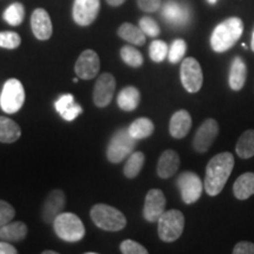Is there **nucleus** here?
I'll return each instance as SVG.
<instances>
[{"instance_id": "f257e3e1", "label": "nucleus", "mask_w": 254, "mask_h": 254, "mask_svg": "<svg viewBox=\"0 0 254 254\" xmlns=\"http://www.w3.org/2000/svg\"><path fill=\"white\" fill-rule=\"evenodd\" d=\"M234 168V157L230 152H222L214 155L206 167L204 187L211 196L218 195L224 190L228 178Z\"/></svg>"}, {"instance_id": "f03ea898", "label": "nucleus", "mask_w": 254, "mask_h": 254, "mask_svg": "<svg viewBox=\"0 0 254 254\" xmlns=\"http://www.w3.org/2000/svg\"><path fill=\"white\" fill-rule=\"evenodd\" d=\"M244 24L240 18L232 17L221 21L213 30L211 46L214 52L222 53L232 49L243 36Z\"/></svg>"}, {"instance_id": "7ed1b4c3", "label": "nucleus", "mask_w": 254, "mask_h": 254, "mask_svg": "<svg viewBox=\"0 0 254 254\" xmlns=\"http://www.w3.org/2000/svg\"><path fill=\"white\" fill-rule=\"evenodd\" d=\"M91 219L97 227L104 231L118 232L126 226V217L119 209L106 204H97L91 209Z\"/></svg>"}, {"instance_id": "20e7f679", "label": "nucleus", "mask_w": 254, "mask_h": 254, "mask_svg": "<svg viewBox=\"0 0 254 254\" xmlns=\"http://www.w3.org/2000/svg\"><path fill=\"white\" fill-rule=\"evenodd\" d=\"M53 228L60 239L77 243L85 237V226L74 213H60L53 221Z\"/></svg>"}, {"instance_id": "39448f33", "label": "nucleus", "mask_w": 254, "mask_h": 254, "mask_svg": "<svg viewBox=\"0 0 254 254\" xmlns=\"http://www.w3.org/2000/svg\"><path fill=\"white\" fill-rule=\"evenodd\" d=\"M185 217L178 209L165 211L158 220V236L165 243H173L182 237Z\"/></svg>"}, {"instance_id": "423d86ee", "label": "nucleus", "mask_w": 254, "mask_h": 254, "mask_svg": "<svg viewBox=\"0 0 254 254\" xmlns=\"http://www.w3.org/2000/svg\"><path fill=\"white\" fill-rule=\"evenodd\" d=\"M136 139L129 134L128 128L119 129L114 133L107 146V159L113 164L122 163L132 154L136 145Z\"/></svg>"}, {"instance_id": "0eeeda50", "label": "nucleus", "mask_w": 254, "mask_h": 254, "mask_svg": "<svg viewBox=\"0 0 254 254\" xmlns=\"http://www.w3.org/2000/svg\"><path fill=\"white\" fill-rule=\"evenodd\" d=\"M25 103V90L20 80L11 78L2 86L0 94V106L4 112L8 114L17 113Z\"/></svg>"}, {"instance_id": "6e6552de", "label": "nucleus", "mask_w": 254, "mask_h": 254, "mask_svg": "<svg viewBox=\"0 0 254 254\" xmlns=\"http://www.w3.org/2000/svg\"><path fill=\"white\" fill-rule=\"evenodd\" d=\"M180 78L184 88L190 93H196L200 91L204 82L202 69L198 60L194 58H186L180 67Z\"/></svg>"}, {"instance_id": "1a4fd4ad", "label": "nucleus", "mask_w": 254, "mask_h": 254, "mask_svg": "<svg viewBox=\"0 0 254 254\" xmlns=\"http://www.w3.org/2000/svg\"><path fill=\"white\" fill-rule=\"evenodd\" d=\"M177 185L182 193L183 201L189 205L198 201L205 189L198 174L190 171L180 174L177 180Z\"/></svg>"}, {"instance_id": "9d476101", "label": "nucleus", "mask_w": 254, "mask_h": 254, "mask_svg": "<svg viewBox=\"0 0 254 254\" xmlns=\"http://www.w3.org/2000/svg\"><path fill=\"white\" fill-rule=\"evenodd\" d=\"M219 133V124L217 120L206 119L200 125L193 139V148L199 153H205L209 150L212 144L217 139Z\"/></svg>"}, {"instance_id": "9b49d317", "label": "nucleus", "mask_w": 254, "mask_h": 254, "mask_svg": "<svg viewBox=\"0 0 254 254\" xmlns=\"http://www.w3.org/2000/svg\"><path fill=\"white\" fill-rule=\"evenodd\" d=\"M100 11V0H74L73 19L80 26H88Z\"/></svg>"}, {"instance_id": "f8f14e48", "label": "nucleus", "mask_w": 254, "mask_h": 254, "mask_svg": "<svg viewBox=\"0 0 254 254\" xmlns=\"http://www.w3.org/2000/svg\"><path fill=\"white\" fill-rule=\"evenodd\" d=\"M75 73L80 79L90 80L97 77L100 69V59L93 50H85L79 56L74 66Z\"/></svg>"}, {"instance_id": "ddd939ff", "label": "nucleus", "mask_w": 254, "mask_h": 254, "mask_svg": "<svg viewBox=\"0 0 254 254\" xmlns=\"http://www.w3.org/2000/svg\"><path fill=\"white\" fill-rule=\"evenodd\" d=\"M166 207V198H165L163 190L153 189L148 190L146 194L145 204H144V218L148 222H155L159 220L161 214L165 212Z\"/></svg>"}, {"instance_id": "4468645a", "label": "nucleus", "mask_w": 254, "mask_h": 254, "mask_svg": "<svg viewBox=\"0 0 254 254\" xmlns=\"http://www.w3.org/2000/svg\"><path fill=\"white\" fill-rule=\"evenodd\" d=\"M114 90H116V79L110 73H104L94 85L93 101L95 106L106 107L112 101Z\"/></svg>"}, {"instance_id": "2eb2a0df", "label": "nucleus", "mask_w": 254, "mask_h": 254, "mask_svg": "<svg viewBox=\"0 0 254 254\" xmlns=\"http://www.w3.org/2000/svg\"><path fill=\"white\" fill-rule=\"evenodd\" d=\"M66 205L65 193L62 190H53L52 192L47 195L44 202L43 208H41V218L44 222L51 224L55 221V219L60 213H63V209Z\"/></svg>"}, {"instance_id": "dca6fc26", "label": "nucleus", "mask_w": 254, "mask_h": 254, "mask_svg": "<svg viewBox=\"0 0 254 254\" xmlns=\"http://www.w3.org/2000/svg\"><path fill=\"white\" fill-rule=\"evenodd\" d=\"M31 26L33 34L37 39L39 40H47L52 36L53 27L52 21L47 11L44 8H37L32 13L31 17Z\"/></svg>"}, {"instance_id": "f3484780", "label": "nucleus", "mask_w": 254, "mask_h": 254, "mask_svg": "<svg viewBox=\"0 0 254 254\" xmlns=\"http://www.w3.org/2000/svg\"><path fill=\"white\" fill-rule=\"evenodd\" d=\"M180 165L179 154L173 150H166L163 152L158 161L157 173L161 179H168L177 173Z\"/></svg>"}, {"instance_id": "a211bd4d", "label": "nucleus", "mask_w": 254, "mask_h": 254, "mask_svg": "<svg viewBox=\"0 0 254 254\" xmlns=\"http://www.w3.org/2000/svg\"><path fill=\"white\" fill-rule=\"evenodd\" d=\"M192 127V118L190 114L185 110L177 111L173 114L170 122V133L173 138L182 139L189 134Z\"/></svg>"}, {"instance_id": "6ab92c4d", "label": "nucleus", "mask_w": 254, "mask_h": 254, "mask_svg": "<svg viewBox=\"0 0 254 254\" xmlns=\"http://www.w3.org/2000/svg\"><path fill=\"white\" fill-rule=\"evenodd\" d=\"M56 110L63 119L73 122L79 114L82 113V107L74 103V97L72 94H64L55 103Z\"/></svg>"}, {"instance_id": "aec40b11", "label": "nucleus", "mask_w": 254, "mask_h": 254, "mask_svg": "<svg viewBox=\"0 0 254 254\" xmlns=\"http://www.w3.org/2000/svg\"><path fill=\"white\" fill-rule=\"evenodd\" d=\"M247 78L246 64L241 57H236L232 62L228 84L233 91H240L244 87Z\"/></svg>"}, {"instance_id": "412c9836", "label": "nucleus", "mask_w": 254, "mask_h": 254, "mask_svg": "<svg viewBox=\"0 0 254 254\" xmlns=\"http://www.w3.org/2000/svg\"><path fill=\"white\" fill-rule=\"evenodd\" d=\"M163 17L168 23L174 25L185 24L189 19V11L185 6L180 5L179 2L173 0H167L163 6Z\"/></svg>"}, {"instance_id": "4be33fe9", "label": "nucleus", "mask_w": 254, "mask_h": 254, "mask_svg": "<svg viewBox=\"0 0 254 254\" xmlns=\"http://www.w3.org/2000/svg\"><path fill=\"white\" fill-rule=\"evenodd\" d=\"M234 196L239 200H246L254 194V173L241 174L233 184Z\"/></svg>"}, {"instance_id": "5701e85b", "label": "nucleus", "mask_w": 254, "mask_h": 254, "mask_svg": "<svg viewBox=\"0 0 254 254\" xmlns=\"http://www.w3.org/2000/svg\"><path fill=\"white\" fill-rule=\"evenodd\" d=\"M21 128L14 120L0 117V142L12 144L20 138Z\"/></svg>"}, {"instance_id": "b1692460", "label": "nucleus", "mask_w": 254, "mask_h": 254, "mask_svg": "<svg viewBox=\"0 0 254 254\" xmlns=\"http://www.w3.org/2000/svg\"><path fill=\"white\" fill-rule=\"evenodd\" d=\"M27 236V226L21 221H9L0 227V239L5 241H21Z\"/></svg>"}, {"instance_id": "393cba45", "label": "nucleus", "mask_w": 254, "mask_h": 254, "mask_svg": "<svg viewBox=\"0 0 254 254\" xmlns=\"http://www.w3.org/2000/svg\"><path fill=\"white\" fill-rule=\"evenodd\" d=\"M117 103H118L120 109L126 111V112L135 110L140 104V92H139L138 88L133 86L123 88L118 95Z\"/></svg>"}, {"instance_id": "a878e982", "label": "nucleus", "mask_w": 254, "mask_h": 254, "mask_svg": "<svg viewBox=\"0 0 254 254\" xmlns=\"http://www.w3.org/2000/svg\"><path fill=\"white\" fill-rule=\"evenodd\" d=\"M118 34L124 40L128 41V43L136 46H142L146 41V34L141 31V28L136 27L129 23H124L119 27Z\"/></svg>"}, {"instance_id": "bb28decb", "label": "nucleus", "mask_w": 254, "mask_h": 254, "mask_svg": "<svg viewBox=\"0 0 254 254\" xmlns=\"http://www.w3.org/2000/svg\"><path fill=\"white\" fill-rule=\"evenodd\" d=\"M237 154L243 159L252 158L254 155V129H247L239 136L236 146Z\"/></svg>"}, {"instance_id": "cd10ccee", "label": "nucleus", "mask_w": 254, "mask_h": 254, "mask_svg": "<svg viewBox=\"0 0 254 254\" xmlns=\"http://www.w3.org/2000/svg\"><path fill=\"white\" fill-rule=\"evenodd\" d=\"M128 132L136 140L145 139L154 132V124L148 118H138L128 127Z\"/></svg>"}, {"instance_id": "c85d7f7f", "label": "nucleus", "mask_w": 254, "mask_h": 254, "mask_svg": "<svg viewBox=\"0 0 254 254\" xmlns=\"http://www.w3.org/2000/svg\"><path fill=\"white\" fill-rule=\"evenodd\" d=\"M145 164V154L142 152H134L127 159L125 167H124V174L128 179H133L140 173L142 166Z\"/></svg>"}, {"instance_id": "c756f323", "label": "nucleus", "mask_w": 254, "mask_h": 254, "mask_svg": "<svg viewBox=\"0 0 254 254\" xmlns=\"http://www.w3.org/2000/svg\"><path fill=\"white\" fill-rule=\"evenodd\" d=\"M25 17V8L20 2L11 4L4 12V19L12 26H18L23 23Z\"/></svg>"}, {"instance_id": "7c9ffc66", "label": "nucleus", "mask_w": 254, "mask_h": 254, "mask_svg": "<svg viewBox=\"0 0 254 254\" xmlns=\"http://www.w3.org/2000/svg\"><path fill=\"white\" fill-rule=\"evenodd\" d=\"M120 57H122L124 63L131 67H140L144 63L141 53L132 46H124L120 50Z\"/></svg>"}, {"instance_id": "2f4dec72", "label": "nucleus", "mask_w": 254, "mask_h": 254, "mask_svg": "<svg viewBox=\"0 0 254 254\" xmlns=\"http://www.w3.org/2000/svg\"><path fill=\"white\" fill-rule=\"evenodd\" d=\"M168 56V46L163 40L152 41L150 46V57L154 63H161Z\"/></svg>"}, {"instance_id": "473e14b6", "label": "nucleus", "mask_w": 254, "mask_h": 254, "mask_svg": "<svg viewBox=\"0 0 254 254\" xmlns=\"http://www.w3.org/2000/svg\"><path fill=\"white\" fill-rule=\"evenodd\" d=\"M187 50V45L185 40L183 39H177L174 40L171 45L170 50H168V60L172 64L179 63L180 60L184 58Z\"/></svg>"}, {"instance_id": "72a5a7b5", "label": "nucleus", "mask_w": 254, "mask_h": 254, "mask_svg": "<svg viewBox=\"0 0 254 254\" xmlns=\"http://www.w3.org/2000/svg\"><path fill=\"white\" fill-rule=\"evenodd\" d=\"M21 39L15 32H0V47L14 50L20 45Z\"/></svg>"}, {"instance_id": "f704fd0d", "label": "nucleus", "mask_w": 254, "mask_h": 254, "mask_svg": "<svg viewBox=\"0 0 254 254\" xmlns=\"http://www.w3.org/2000/svg\"><path fill=\"white\" fill-rule=\"evenodd\" d=\"M139 27H140L141 31L148 37L155 38L160 34V27H159L157 21L150 17L141 18L140 21H139Z\"/></svg>"}, {"instance_id": "c9c22d12", "label": "nucleus", "mask_w": 254, "mask_h": 254, "mask_svg": "<svg viewBox=\"0 0 254 254\" xmlns=\"http://www.w3.org/2000/svg\"><path fill=\"white\" fill-rule=\"evenodd\" d=\"M120 251L124 254H147L148 251L134 240L126 239L120 244Z\"/></svg>"}, {"instance_id": "e433bc0d", "label": "nucleus", "mask_w": 254, "mask_h": 254, "mask_svg": "<svg viewBox=\"0 0 254 254\" xmlns=\"http://www.w3.org/2000/svg\"><path fill=\"white\" fill-rule=\"evenodd\" d=\"M14 215V208L8 202L4 201V200H0V227L13 220Z\"/></svg>"}, {"instance_id": "4c0bfd02", "label": "nucleus", "mask_w": 254, "mask_h": 254, "mask_svg": "<svg viewBox=\"0 0 254 254\" xmlns=\"http://www.w3.org/2000/svg\"><path fill=\"white\" fill-rule=\"evenodd\" d=\"M138 6L144 12H157L161 6V0H138Z\"/></svg>"}, {"instance_id": "58836bf2", "label": "nucleus", "mask_w": 254, "mask_h": 254, "mask_svg": "<svg viewBox=\"0 0 254 254\" xmlns=\"http://www.w3.org/2000/svg\"><path fill=\"white\" fill-rule=\"evenodd\" d=\"M234 254H254V244L251 241H240L233 249Z\"/></svg>"}, {"instance_id": "ea45409f", "label": "nucleus", "mask_w": 254, "mask_h": 254, "mask_svg": "<svg viewBox=\"0 0 254 254\" xmlns=\"http://www.w3.org/2000/svg\"><path fill=\"white\" fill-rule=\"evenodd\" d=\"M15 247L9 245L7 241H0V254H17Z\"/></svg>"}, {"instance_id": "a19ab883", "label": "nucleus", "mask_w": 254, "mask_h": 254, "mask_svg": "<svg viewBox=\"0 0 254 254\" xmlns=\"http://www.w3.org/2000/svg\"><path fill=\"white\" fill-rule=\"evenodd\" d=\"M106 1L109 2L111 6H120L123 5L126 0H106Z\"/></svg>"}, {"instance_id": "79ce46f5", "label": "nucleus", "mask_w": 254, "mask_h": 254, "mask_svg": "<svg viewBox=\"0 0 254 254\" xmlns=\"http://www.w3.org/2000/svg\"><path fill=\"white\" fill-rule=\"evenodd\" d=\"M251 47H252V50L254 52V30H253V33H252V43H251Z\"/></svg>"}, {"instance_id": "37998d69", "label": "nucleus", "mask_w": 254, "mask_h": 254, "mask_svg": "<svg viewBox=\"0 0 254 254\" xmlns=\"http://www.w3.org/2000/svg\"><path fill=\"white\" fill-rule=\"evenodd\" d=\"M43 254H57V252H55V251H45Z\"/></svg>"}, {"instance_id": "c03bdc74", "label": "nucleus", "mask_w": 254, "mask_h": 254, "mask_svg": "<svg viewBox=\"0 0 254 254\" xmlns=\"http://www.w3.org/2000/svg\"><path fill=\"white\" fill-rule=\"evenodd\" d=\"M218 0H208V2L209 4H215V2H217Z\"/></svg>"}]
</instances>
